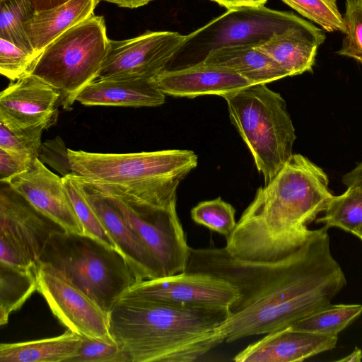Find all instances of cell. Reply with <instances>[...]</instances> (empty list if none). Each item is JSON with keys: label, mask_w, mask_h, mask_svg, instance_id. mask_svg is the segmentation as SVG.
Listing matches in <instances>:
<instances>
[{"label": "cell", "mask_w": 362, "mask_h": 362, "mask_svg": "<svg viewBox=\"0 0 362 362\" xmlns=\"http://www.w3.org/2000/svg\"><path fill=\"white\" fill-rule=\"evenodd\" d=\"M328 228L310 230L291 254L272 262L243 261L225 247L190 248L185 272L225 280L238 292L221 327L225 342L291 327L332 304L346 279Z\"/></svg>", "instance_id": "obj_1"}, {"label": "cell", "mask_w": 362, "mask_h": 362, "mask_svg": "<svg viewBox=\"0 0 362 362\" xmlns=\"http://www.w3.org/2000/svg\"><path fill=\"white\" fill-rule=\"evenodd\" d=\"M332 197L324 170L305 156L293 154L271 181L257 189L224 247L243 261L281 259L304 241L308 224Z\"/></svg>", "instance_id": "obj_2"}, {"label": "cell", "mask_w": 362, "mask_h": 362, "mask_svg": "<svg viewBox=\"0 0 362 362\" xmlns=\"http://www.w3.org/2000/svg\"><path fill=\"white\" fill-rule=\"evenodd\" d=\"M228 308H189L124 294L109 332L130 362H193L225 342Z\"/></svg>", "instance_id": "obj_3"}, {"label": "cell", "mask_w": 362, "mask_h": 362, "mask_svg": "<svg viewBox=\"0 0 362 362\" xmlns=\"http://www.w3.org/2000/svg\"><path fill=\"white\" fill-rule=\"evenodd\" d=\"M68 153L74 174L165 207L176 205L179 185L198 162L194 151L180 149L100 153L69 148Z\"/></svg>", "instance_id": "obj_4"}, {"label": "cell", "mask_w": 362, "mask_h": 362, "mask_svg": "<svg viewBox=\"0 0 362 362\" xmlns=\"http://www.w3.org/2000/svg\"><path fill=\"white\" fill-rule=\"evenodd\" d=\"M37 264L52 269L105 313L143 280L125 257L86 234L58 231L49 238Z\"/></svg>", "instance_id": "obj_5"}, {"label": "cell", "mask_w": 362, "mask_h": 362, "mask_svg": "<svg viewBox=\"0 0 362 362\" xmlns=\"http://www.w3.org/2000/svg\"><path fill=\"white\" fill-rule=\"evenodd\" d=\"M231 123L267 184L293 156L295 128L282 96L255 84L224 97Z\"/></svg>", "instance_id": "obj_6"}, {"label": "cell", "mask_w": 362, "mask_h": 362, "mask_svg": "<svg viewBox=\"0 0 362 362\" xmlns=\"http://www.w3.org/2000/svg\"><path fill=\"white\" fill-rule=\"evenodd\" d=\"M109 47L104 18L93 15L46 46L29 74L57 89L60 106L69 111L83 90L98 78Z\"/></svg>", "instance_id": "obj_7"}, {"label": "cell", "mask_w": 362, "mask_h": 362, "mask_svg": "<svg viewBox=\"0 0 362 362\" xmlns=\"http://www.w3.org/2000/svg\"><path fill=\"white\" fill-rule=\"evenodd\" d=\"M92 183L111 197L158 262L163 277L185 272L191 247L187 245L176 205L165 207L149 204L113 187Z\"/></svg>", "instance_id": "obj_8"}, {"label": "cell", "mask_w": 362, "mask_h": 362, "mask_svg": "<svg viewBox=\"0 0 362 362\" xmlns=\"http://www.w3.org/2000/svg\"><path fill=\"white\" fill-rule=\"evenodd\" d=\"M312 23L292 12L264 6L228 10L186 35L185 42L179 52L202 51V60L210 50L238 45L254 47L276 33Z\"/></svg>", "instance_id": "obj_9"}, {"label": "cell", "mask_w": 362, "mask_h": 362, "mask_svg": "<svg viewBox=\"0 0 362 362\" xmlns=\"http://www.w3.org/2000/svg\"><path fill=\"white\" fill-rule=\"evenodd\" d=\"M64 230L4 183L0 190V262L36 269L50 235Z\"/></svg>", "instance_id": "obj_10"}, {"label": "cell", "mask_w": 362, "mask_h": 362, "mask_svg": "<svg viewBox=\"0 0 362 362\" xmlns=\"http://www.w3.org/2000/svg\"><path fill=\"white\" fill-rule=\"evenodd\" d=\"M186 35L173 31H146L127 40H110L98 78L153 79L167 69L183 46Z\"/></svg>", "instance_id": "obj_11"}, {"label": "cell", "mask_w": 362, "mask_h": 362, "mask_svg": "<svg viewBox=\"0 0 362 362\" xmlns=\"http://www.w3.org/2000/svg\"><path fill=\"white\" fill-rule=\"evenodd\" d=\"M37 289L52 313L68 329L83 337L115 341L108 327V314L90 298L50 268L37 264Z\"/></svg>", "instance_id": "obj_12"}, {"label": "cell", "mask_w": 362, "mask_h": 362, "mask_svg": "<svg viewBox=\"0 0 362 362\" xmlns=\"http://www.w3.org/2000/svg\"><path fill=\"white\" fill-rule=\"evenodd\" d=\"M189 308H228L238 294L228 282L206 274L184 272L141 280L125 293Z\"/></svg>", "instance_id": "obj_13"}, {"label": "cell", "mask_w": 362, "mask_h": 362, "mask_svg": "<svg viewBox=\"0 0 362 362\" xmlns=\"http://www.w3.org/2000/svg\"><path fill=\"white\" fill-rule=\"evenodd\" d=\"M60 93L42 79L28 74L11 83L0 94V122L10 129L54 125Z\"/></svg>", "instance_id": "obj_14"}, {"label": "cell", "mask_w": 362, "mask_h": 362, "mask_svg": "<svg viewBox=\"0 0 362 362\" xmlns=\"http://www.w3.org/2000/svg\"><path fill=\"white\" fill-rule=\"evenodd\" d=\"M5 184L65 231L85 234L63 177L51 172L37 158L26 171L11 178Z\"/></svg>", "instance_id": "obj_15"}, {"label": "cell", "mask_w": 362, "mask_h": 362, "mask_svg": "<svg viewBox=\"0 0 362 362\" xmlns=\"http://www.w3.org/2000/svg\"><path fill=\"white\" fill-rule=\"evenodd\" d=\"M85 196L100 218L118 250L143 280L163 277L162 271L139 235L127 223L111 197L78 175Z\"/></svg>", "instance_id": "obj_16"}, {"label": "cell", "mask_w": 362, "mask_h": 362, "mask_svg": "<svg viewBox=\"0 0 362 362\" xmlns=\"http://www.w3.org/2000/svg\"><path fill=\"white\" fill-rule=\"evenodd\" d=\"M165 95L193 98L216 95L224 98L252 84L233 71L199 61L165 69L153 78Z\"/></svg>", "instance_id": "obj_17"}, {"label": "cell", "mask_w": 362, "mask_h": 362, "mask_svg": "<svg viewBox=\"0 0 362 362\" xmlns=\"http://www.w3.org/2000/svg\"><path fill=\"white\" fill-rule=\"evenodd\" d=\"M338 336L296 330L291 327L265 334L233 358L235 362L303 361L336 346Z\"/></svg>", "instance_id": "obj_18"}, {"label": "cell", "mask_w": 362, "mask_h": 362, "mask_svg": "<svg viewBox=\"0 0 362 362\" xmlns=\"http://www.w3.org/2000/svg\"><path fill=\"white\" fill-rule=\"evenodd\" d=\"M325 39V30L312 23L276 33L254 47L275 61L289 76H293L312 71L318 47Z\"/></svg>", "instance_id": "obj_19"}, {"label": "cell", "mask_w": 362, "mask_h": 362, "mask_svg": "<svg viewBox=\"0 0 362 362\" xmlns=\"http://www.w3.org/2000/svg\"><path fill=\"white\" fill-rule=\"evenodd\" d=\"M86 106L156 107L165 101L153 79L97 78L78 95Z\"/></svg>", "instance_id": "obj_20"}, {"label": "cell", "mask_w": 362, "mask_h": 362, "mask_svg": "<svg viewBox=\"0 0 362 362\" xmlns=\"http://www.w3.org/2000/svg\"><path fill=\"white\" fill-rule=\"evenodd\" d=\"M201 61L229 69L252 85L267 84L289 76L272 58L249 45L224 46L210 50Z\"/></svg>", "instance_id": "obj_21"}, {"label": "cell", "mask_w": 362, "mask_h": 362, "mask_svg": "<svg viewBox=\"0 0 362 362\" xmlns=\"http://www.w3.org/2000/svg\"><path fill=\"white\" fill-rule=\"evenodd\" d=\"M97 0H69L50 9L36 12L25 24L34 52L38 54L60 35L93 14Z\"/></svg>", "instance_id": "obj_22"}, {"label": "cell", "mask_w": 362, "mask_h": 362, "mask_svg": "<svg viewBox=\"0 0 362 362\" xmlns=\"http://www.w3.org/2000/svg\"><path fill=\"white\" fill-rule=\"evenodd\" d=\"M83 337L69 329L52 338L1 344L0 362H68L80 349Z\"/></svg>", "instance_id": "obj_23"}, {"label": "cell", "mask_w": 362, "mask_h": 362, "mask_svg": "<svg viewBox=\"0 0 362 362\" xmlns=\"http://www.w3.org/2000/svg\"><path fill=\"white\" fill-rule=\"evenodd\" d=\"M37 289L36 269H23L0 262V325L19 309Z\"/></svg>", "instance_id": "obj_24"}, {"label": "cell", "mask_w": 362, "mask_h": 362, "mask_svg": "<svg viewBox=\"0 0 362 362\" xmlns=\"http://www.w3.org/2000/svg\"><path fill=\"white\" fill-rule=\"evenodd\" d=\"M362 313V305H332L305 317L291 327L296 330L329 336L338 334Z\"/></svg>", "instance_id": "obj_25"}, {"label": "cell", "mask_w": 362, "mask_h": 362, "mask_svg": "<svg viewBox=\"0 0 362 362\" xmlns=\"http://www.w3.org/2000/svg\"><path fill=\"white\" fill-rule=\"evenodd\" d=\"M324 212L317 223L354 234L362 225V189L347 187L343 194L333 195Z\"/></svg>", "instance_id": "obj_26"}, {"label": "cell", "mask_w": 362, "mask_h": 362, "mask_svg": "<svg viewBox=\"0 0 362 362\" xmlns=\"http://www.w3.org/2000/svg\"><path fill=\"white\" fill-rule=\"evenodd\" d=\"M35 13L30 0H0V38L35 53L25 30Z\"/></svg>", "instance_id": "obj_27"}, {"label": "cell", "mask_w": 362, "mask_h": 362, "mask_svg": "<svg viewBox=\"0 0 362 362\" xmlns=\"http://www.w3.org/2000/svg\"><path fill=\"white\" fill-rule=\"evenodd\" d=\"M62 177L73 207L83 226L84 233L111 248L119 250L115 241L85 196L76 175L70 174Z\"/></svg>", "instance_id": "obj_28"}, {"label": "cell", "mask_w": 362, "mask_h": 362, "mask_svg": "<svg viewBox=\"0 0 362 362\" xmlns=\"http://www.w3.org/2000/svg\"><path fill=\"white\" fill-rule=\"evenodd\" d=\"M310 22L327 32H346L337 0H281Z\"/></svg>", "instance_id": "obj_29"}, {"label": "cell", "mask_w": 362, "mask_h": 362, "mask_svg": "<svg viewBox=\"0 0 362 362\" xmlns=\"http://www.w3.org/2000/svg\"><path fill=\"white\" fill-rule=\"evenodd\" d=\"M191 218L197 223L223 235L227 238L235 229V209L221 197L199 202L191 210Z\"/></svg>", "instance_id": "obj_30"}, {"label": "cell", "mask_w": 362, "mask_h": 362, "mask_svg": "<svg viewBox=\"0 0 362 362\" xmlns=\"http://www.w3.org/2000/svg\"><path fill=\"white\" fill-rule=\"evenodd\" d=\"M343 17L346 32L337 53L362 64V0H346Z\"/></svg>", "instance_id": "obj_31"}, {"label": "cell", "mask_w": 362, "mask_h": 362, "mask_svg": "<svg viewBox=\"0 0 362 362\" xmlns=\"http://www.w3.org/2000/svg\"><path fill=\"white\" fill-rule=\"evenodd\" d=\"M43 131L40 127L10 129L0 122V148L37 158Z\"/></svg>", "instance_id": "obj_32"}, {"label": "cell", "mask_w": 362, "mask_h": 362, "mask_svg": "<svg viewBox=\"0 0 362 362\" xmlns=\"http://www.w3.org/2000/svg\"><path fill=\"white\" fill-rule=\"evenodd\" d=\"M38 56L0 38V73L12 81L28 74Z\"/></svg>", "instance_id": "obj_33"}, {"label": "cell", "mask_w": 362, "mask_h": 362, "mask_svg": "<svg viewBox=\"0 0 362 362\" xmlns=\"http://www.w3.org/2000/svg\"><path fill=\"white\" fill-rule=\"evenodd\" d=\"M77 354L68 362H130L115 341L83 337Z\"/></svg>", "instance_id": "obj_34"}, {"label": "cell", "mask_w": 362, "mask_h": 362, "mask_svg": "<svg viewBox=\"0 0 362 362\" xmlns=\"http://www.w3.org/2000/svg\"><path fill=\"white\" fill-rule=\"evenodd\" d=\"M67 148L59 137L47 140L41 145L37 158L65 177L74 174L71 169Z\"/></svg>", "instance_id": "obj_35"}, {"label": "cell", "mask_w": 362, "mask_h": 362, "mask_svg": "<svg viewBox=\"0 0 362 362\" xmlns=\"http://www.w3.org/2000/svg\"><path fill=\"white\" fill-rule=\"evenodd\" d=\"M35 159L25 155L0 148V180L1 183H6L11 178L26 171Z\"/></svg>", "instance_id": "obj_36"}, {"label": "cell", "mask_w": 362, "mask_h": 362, "mask_svg": "<svg viewBox=\"0 0 362 362\" xmlns=\"http://www.w3.org/2000/svg\"><path fill=\"white\" fill-rule=\"evenodd\" d=\"M227 10L264 6L267 0H211Z\"/></svg>", "instance_id": "obj_37"}, {"label": "cell", "mask_w": 362, "mask_h": 362, "mask_svg": "<svg viewBox=\"0 0 362 362\" xmlns=\"http://www.w3.org/2000/svg\"><path fill=\"white\" fill-rule=\"evenodd\" d=\"M342 182L346 187L362 189V161L342 177Z\"/></svg>", "instance_id": "obj_38"}, {"label": "cell", "mask_w": 362, "mask_h": 362, "mask_svg": "<svg viewBox=\"0 0 362 362\" xmlns=\"http://www.w3.org/2000/svg\"><path fill=\"white\" fill-rule=\"evenodd\" d=\"M68 1L69 0H30L35 12L52 8Z\"/></svg>", "instance_id": "obj_39"}, {"label": "cell", "mask_w": 362, "mask_h": 362, "mask_svg": "<svg viewBox=\"0 0 362 362\" xmlns=\"http://www.w3.org/2000/svg\"><path fill=\"white\" fill-rule=\"evenodd\" d=\"M98 2L107 1L114 4H116L118 6L129 8H136L143 6L148 4L149 2L153 0H97Z\"/></svg>", "instance_id": "obj_40"}, {"label": "cell", "mask_w": 362, "mask_h": 362, "mask_svg": "<svg viewBox=\"0 0 362 362\" xmlns=\"http://www.w3.org/2000/svg\"><path fill=\"white\" fill-rule=\"evenodd\" d=\"M362 360V350L356 347L354 350L346 356L338 360L344 362H360Z\"/></svg>", "instance_id": "obj_41"}, {"label": "cell", "mask_w": 362, "mask_h": 362, "mask_svg": "<svg viewBox=\"0 0 362 362\" xmlns=\"http://www.w3.org/2000/svg\"><path fill=\"white\" fill-rule=\"evenodd\" d=\"M354 234L362 240V225L355 230Z\"/></svg>", "instance_id": "obj_42"}]
</instances>
